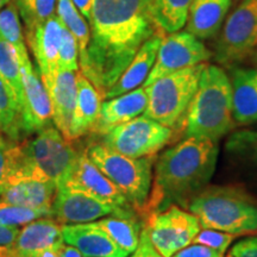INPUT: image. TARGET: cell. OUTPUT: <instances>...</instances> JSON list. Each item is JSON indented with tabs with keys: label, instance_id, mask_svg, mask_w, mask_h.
Returning <instances> with one entry per match:
<instances>
[{
	"label": "cell",
	"instance_id": "obj_6",
	"mask_svg": "<svg viewBox=\"0 0 257 257\" xmlns=\"http://www.w3.org/2000/svg\"><path fill=\"white\" fill-rule=\"evenodd\" d=\"M19 168L62 187L72 175L80 153L55 126L38 131L31 140L21 143Z\"/></svg>",
	"mask_w": 257,
	"mask_h": 257
},
{
	"label": "cell",
	"instance_id": "obj_27",
	"mask_svg": "<svg viewBox=\"0 0 257 257\" xmlns=\"http://www.w3.org/2000/svg\"><path fill=\"white\" fill-rule=\"evenodd\" d=\"M193 0H154L153 18L163 35L180 31L187 23Z\"/></svg>",
	"mask_w": 257,
	"mask_h": 257
},
{
	"label": "cell",
	"instance_id": "obj_13",
	"mask_svg": "<svg viewBox=\"0 0 257 257\" xmlns=\"http://www.w3.org/2000/svg\"><path fill=\"white\" fill-rule=\"evenodd\" d=\"M19 64L23 82V128L25 136H29L50 126L53 123V110L46 86L34 68L30 57L19 61Z\"/></svg>",
	"mask_w": 257,
	"mask_h": 257
},
{
	"label": "cell",
	"instance_id": "obj_44",
	"mask_svg": "<svg viewBox=\"0 0 257 257\" xmlns=\"http://www.w3.org/2000/svg\"><path fill=\"white\" fill-rule=\"evenodd\" d=\"M10 2H11V0H0V10H2L3 8H5V6L8 5Z\"/></svg>",
	"mask_w": 257,
	"mask_h": 257
},
{
	"label": "cell",
	"instance_id": "obj_45",
	"mask_svg": "<svg viewBox=\"0 0 257 257\" xmlns=\"http://www.w3.org/2000/svg\"><path fill=\"white\" fill-rule=\"evenodd\" d=\"M252 60H253V63H255V66L257 67V49H256L255 53L252 54Z\"/></svg>",
	"mask_w": 257,
	"mask_h": 257
},
{
	"label": "cell",
	"instance_id": "obj_37",
	"mask_svg": "<svg viewBox=\"0 0 257 257\" xmlns=\"http://www.w3.org/2000/svg\"><path fill=\"white\" fill-rule=\"evenodd\" d=\"M230 146L250 153L257 160V131H242L234 135Z\"/></svg>",
	"mask_w": 257,
	"mask_h": 257
},
{
	"label": "cell",
	"instance_id": "obj_11",
	"mask_svg": "<svg viewBox=\"0 0 257 257\" xmlns=\"http://www.w3.org/2000/svg\"><path fill=\"white\" fill-rule=\"evenodd\" d=\"M211 57L212 53L201 40L188 31H176L166 35L161 41L156 61L143 87L168 74L207 62Z\"/></svg>",
	"mask_w": 257,
	"mask_h": 257
},
{
	"label": "cell",
	"instance_id": "obj_47",
	"mask_svg": "<svg viewBox=\"0 0 257 257\" xmlns=\"http://www.w3.org/2000/svg\"><path fill=\"white\" fill-rule=\"evenodd\" d=\"M232 2H233V0H232Z\"/></svg>",
	"mask_w": 257,
	"mask_h": 257
},
{
	"label": "cell",
	"instance_id": "obj_20",
	"mask_svg": "<svg viewBox=\"0 0 257 257\" xmlns=\"http://www.w3.org/2000/svg\"><path fill=\"white\" fill-rule=\"evenodd\" d=\"M165 36L166 35L163 34H156L144 42L126 69L121 73L119 79L106 93L105 99L115 98L143 85L149 73L152 72L161 41Z\"/></svg>",
	"mask_w": 257,
	"mask_h": 257
},
{
	"label": "cell",
	"instance_id": "obj_1",
	"mask_svg": "<svg viewBox=\"0 0 257 257\" xmlns=\"http://www.w3.org/2000/svg\"><path fill=\"white\" fill-rule=\"evenodd\" d=\"M154 0H92L89 43L80 72L105 99L150 37L162 34L153 18Z\"/></svg>",
	"mask_w": 257,
	"mask_h": 257
},
{
	"label": "cell",
	"instance_id": "obj_43",
	"mask_svg": "<svg viewBox=\"0 0 257 257\" xmlns=\"http://www.w3.org/2000/svg\"><path fill=\"white\" fill-rule=\"evenodd\" d=\"M61 257H83L78 249L64 243L61 248Z\"/></svg>",
	"mask_w": 257,
	"mask_h": 257
},
{
	"label": "cell",
	"instance_id": "obj_46",
	"mask_svg": "<svg viewBox=\"0 0 257 257\" xmlns=\"http://www.w3.org/2000/svg\"><path fill=\"white\" fill-rule=\"evenodd\" d=\"M12 2H14V3H15V4H16V6H18V5H19V3H21V2H22V0H12Z\"/></svg>",
	"mask_w": 257,
	"mask_h": 257
},
{
	"label": "cell",
	"instance_id": "obj_8",
	"mask_svg": "<svg viewBox=\"0 0 257 257\" xmlns=\"http://www.w3.org/2000/svg\"><path fill=\"white\" fill-rule=\"evenodd\" d=\"M174 136V130L143 114L112 128L102 136V144L124 156L142 159L155 155Z\"/></svg>",
	"mask_w": 257,
	"mask_h": 257
},
{
	"label": "cell",
	"instance_id": "obj_25",
	"mask_svg": "<svg viewBox=\"0 0 257 257\" xmlns=\"http://www.w3.org/2000/svg\"><path fill=\"white\" fill-rule=\"evenodd\" d=\"M94 223L101 230H104L112 240L128 255L136 250L140 243L142 227L136 220L134 213L125 214V216L111 214V216L95 220Z\"/></svg>",
	"mask_w": 257,
	"mask_h": 257
},
{
	"label": "cell",
	"instance_id": "obj_39",
	"mask_svg": "<svg viewBox=\"0 0 257 257\" xmlns=\"http://www.w3.org/2000/svg\"><path fill=\"white\" fill-rule=\"evenodd\" d=\"M216 250L208 248V246L201 245V244H189L188 246L181 249L180 251L174 253L172 257H223Z\"/></svg>",
	"mask_w": 257,
	"mask_h": 257
},
{
	"label": "cell",
	"instance_id": "obj_36",
	"mask_svg": "<svg viewBox=\"0 0 257 257\" xmlns=\"http://www.w3.org/2000/svg\"><path fill=\"white\" fill-rule=\"evenodd\" d=\"M18 233L19 226L0 224V257H17L16 240Z\"/></svg>",
	"mask_w": 257,
	"mask_h": 257
},
{
	"label": "cell",
	"instance_id": "obj_14",
	"mask_svg": "<svg viewBox=\"0 0 257 257\" xmlns=\"http://www.w3.org/2000/svg\"><path fill=\"white\" fill-rule=\"evenodd\" d=\"M27 32L28 44L37 63V72L46 88L53 83L59 70V49L62 22L54 15L47 21L35 25Z\"/></svg>",
	"mask_w": 257,
	"mask_h": 257
},
{
	"label": "cell",
	"instance_id": "obj_30",
	"mask_svg": "<svg viewBox=\"0 0 257 257\" xmlns=\"http://www.w3.org/2000/svg\"><path fill=\"white\" fill-rule=\"evenodd\" d=\"M0 75L14 88L18 100L23 102V82H22L21 64L15 48L0 35Z\"/></svg>",
	"mask_w": 257,
	"mask_h": 257
},
{
	"label": "cell",
	"instance_id": "obj_28",
	"mask_svg": "<svg viewBox=\"0 0 257 257\" xmlns=\"http://www.w3.org/2000/svg\"><path fill=\"white\" fill-rule=\"evenodd\" d=\"M56 15L75 37L79 47V62L86 55L89 43V27L72 0H57Z\"/></svg>",
	"mask_w": 257,
	"mask_h": 257
},
{
	"label": "cell",
	"instance_id": "obj_32",
	"mask_svg": "<svg viewBox=\"0 0 257 257\" xmlns=\"http://www.w3.org/2000/svg\"><path fill=\"white\" fill-rule=\"evenodd\" d=\"M21 142H16L0 134V195L21 166Z\"/></svg>",
	"mask_w": 257,
	"mask_h": 257
},
{
	"label": "cell",
	"instance_id": "obj_41",
	"mask_svg": "<svg viewBox=\"0 0 257 257\" xmlns=\"http://www.w3.org/2000/svg\"><path fill=\"white\" fill-rule=\"evenodd\" d=\"M72 2L80 14L82 15V17L86 21H89V18H91L92 0H72Z\"/></svg>",
	"mask_w": 257,
	"mask_h": 257
},
{
	"label": "cell",
	"instance_id": "obj_40",
	"mask_svg": "<svg viewBox=\"0 0 257 257\" xmlns=\"http://www.w3.org/2000/svg\"><path fill=\"white\" fill-rule=\"evenodd\" d=\"M130 257H163L155 248H154V245L149 239L148 231L144 226L142 227V231H141L138 246L133 252V256Z\"/></svg>",
	"mask_w": 257,
	"mask_h": 257
},
{
	"label": "cell",
	"instance_id": "obj_18",
	"mask_svg": "<svg viewBox=\"0 0 257 257\" xmlns=\"http://www.w3.org/2000/svg\"><path fill=\"white\" fill-rule=\"evenodd\" d=\"M147 102L148 96L143 86L115 98L106 99L101 102L98 120L92 133L104 136L118 125L126 123L144 113Z\"/></svg>",
	"mask_w": 257,
	"mask_h": 257
},
{
	"label": "cell",
	"instance_id": "obj_12",
	"mask_svg": "<svg viewBox=\"0 0 257 257\" xmlns=\"http://www.w3.org/2000/svg\"><path fill=\"white\" fill-rule=\"evenodd\" d=\"M51 213L57 223L67 225L91 223L111 214L125 216L133 212L130 208H118L104 204L79 189L62 186L57 188Z\"/></svg>",
	"mask_w": 257,
	"mask_h": 257
},
{
	"label": "cell",
	"instance_id": "obj_15",
	"mask_svg": "<svg viewBox=\"0 0 257 257\" xmlns=\"http://www.w3.org/2000/svg\"><path fill=\"white\" fill-rule=\"evenodd\" d=\"M64 186L79 189L113 207L130 208L123 193L89 160L86 152L80 153L72 175Z\"/></svg>",
	"mask_w": 257,
	"mask_h": 257
},
{
	"label": "cell",
	"instance_id": "obj_26",
	"mask_svg": "<svg viewBox=\"0 0 257 257\" xmlns=\"http://www.w3.org/2000/svg\"><path fill=\"white\" fill-rule=\"evenodd\" d=\"M0 134L21 142L25 136L22 106L11 85L0 75Z\"/></svg>",
	"mask_w": 257,
	"mask_h": 257
},
{
	"label": "cell",
	"instance_id": "obj_3",
	"mask_svg": "<svg viewBox=\"0 0 257 257\" xmlns=\"http://www.w3.org/2000/svg\"><path fill=\"white\" fill-rule=\"evenodd\" d=\"M234 126L229 76L220 67L206 63L197 92L186 111L182 133L186 137L219 142Z\"/></svg>",
	"mask_w": 257,
	"mask_h": 257
},
{
	"label": "cell",
	"instance_id": "obj_9",
	"mask_svg": "<svg viewBox=\"0 0 257 257\" xmlns=\"http://www.w3.org/2000/svg\"><path fill=\"white\" fill-rule=\"evenodd\" d=\"M257 49V0L242 3L224 21L214 59L223 66L240 63Z\"/></svg>",
	"mask_w": 257,
	"mask_h": 257
},
{
	"label": "cell",
	"instance_id": "obj_5",
	"mask_svg": "<svg viewBox=\"0 0 257 257\" xmlns=\"http://www.w3.org/2000/svg\"><path fill=\"white\" fill-rule=\"evenodd\" d=\"M205 64L168 74L144 87L148 96L144 115L181 134L186 111L197 92Z\"/></svg>",
	"mask_w": 257,
	"mask_h": 257
},
{
	"label": "cell",
	"instance_id": "obj_7",
	"mask_svg": "<svg viewBox=\"0 0 257 257\" xmlns=\"http://www.w3.org/2000/svg\"><path fill=\"white\" fill-rule=\"evenodd\" d=\"M85 152L89 160L123 193L128 205L143 216L152 189L155 159L153 156L133 159L115 153L101 143L92 144Z\"/></svg>",
	"mask_w": 257,
	"mask_h": 257
},
{
	"label": "cell",
	"instance_id": "obj_23",
	"mask_svg": "<svg viewBox=\"0 0 257 257\" xmlns=\"http://www.w3.org/2000/svg\"><path fill=\"white\" fill-rule=\"evenodd\" d=\"M232 0H193L186 31L199 40H210L220 31Z\"/></svg>",
	"mask_w": 257,
	"mask_h": 257
},
{
	"label": "cell",
	"instance_id": "obj_17",
	"mask_svg": "<svg viewBox=\"0 0 257 257\" xmlns=\"http://www.w3.org/2000/svg\"><path fill=\"white\" fill-rule=\"evenodd\" d=\"M63 242L76 248L83 257H127L110 236L94 221L61 226Z\"/></svg>",
	"mask_w": 257,
	"mask_h": 257
},
{
	"label": "cell",
	"instance_id": "obj_22",
	"mask_svg": "<svg viewBox=\"0 0 257 257\" xmlns=\"http://www.w3.org/2000/svg\"><path fill=\"white\" fill-rule=\"evenodd\" d=\"M101 95L93 83L76 72V102L70 124V142L92 133L101 107Z\"/></svg>",
	"mask_w": 257,
	"mask_h": 257
},
{
	"label": "cell",
	"instance_id": "obj_31",
	"mask_svg": "<svg viewBox=\"0 0 257 257\" xmlns=\"http://www.w3.org/2000/svg\"><path fill=\"white\" fill-rule=\"evenodd\" d=\"M53 218L51 210L19 206L0 200V224L9 226H22L41 218Z\"/></svg>",
	"mask_w": 257,
	"mask_h": 257
},
{
	"label": "cell",
	"instance_id": "obj_10",
	"mask_svg": "<svg viewBox=\"0 0 257 257\" xmlns=\"http://www.w3.org/2000/svg\"><path fill=\"white\" fill-rule=\"evenodd\" d=\"M144 218L150 242L163 257H172L188 246L201 230L198 218L175 204Z\"/></svg>",
	"mask_w": 257,
	"mask_h": 257
},
{
	"label": "cell",
	"instance_id": "obj_21",
	"mask_svg": "<svg viewBox=\"0 0 257 257\" xmlns=\"http://www.w3.org/2000/svg\"><path fill=\"white\" fill-rule=\"evenodd\" d=\"M232 117L236 125L257 121V68H236L231 73Z\"/></svg>",
	"mask_w": 257,
	"mask_h": 257
},
{
	"label": "cell",
	"instance_id": "obj_35",
	"mask_svg": "<svg viewBox=\"0 0 257 257\" xmlns=\"http://www.w3.org/2000/svg\"><path fill=\"white\" fill-rule=\"evenodd\" d=\"M238 236L236 234L224 232V231L204 229L199 231V233L194 237L192 244H201V245L208 246V248L216 250L221 255H224L231 243Z\"/></svg>",
	"mask_w": 257,
	"mask_h": 257
},
{
	"label": "cell",
	"instance_id": "obj_29",
	"mask_svg": "<svg viewBox=\"0 0 257 257\" xmlns=\"http://www.w3.org/2000/svg\"><path fill=\"white\" fill-rule=\"evenodd\" d=\"M0 35L15 48L19 61L28 59V48L19 12L12 0L5 8L0 10Z\"/></svg>",
	"mask_w": 257,
	"mask_h": 257
},
{
	"label": "cell",
	"instance_id": "obj_34",
	"mask_svg": "<svg viewBox=\"0 0 257 257\" xmlns=\"http://www.w3.org/2000/svg\"><path fill=\"white\" fill-rule=\"evenodd\" d=\"M59 69L78 72L79 67V47L75 37L62 24L61 42L59 49Z\"/></svg>",
	"mask_w": 257,
	"mask_h": 257
},
{
	"label": "cell",
	"instance_id": "obj_19",
	"mask_svg": "<svg viewBox=\"0 0 257 257\" xmlns=\"http://www.w3.org/2000/svg\"><path fill=\"white\" fill-rule=\"evenodd\" d=\"M47 91L53 110V123L70 141V124L76 102V72L59 69Z\"/></svg>",
	"mask_w": 257,
	"mask_h": 257
},
{
	"label": "cell",
	"instance_id": "obj_4",
	"mask_svg": "<svg viewBox=\"0 0 257 257\" xmlns=\"http://www.w3.org/2000/svg\"><path fill=\"white\" fill-rule=\"evenodd\" d=\"M204 229L257 234V201L239 186H206L187 205Z\"/></svg>",
	"mask_w": 257,
	"mask_h": 257
},
{
	"label": "cell",
	"instance_id": "obj_33",
	"mask_svg": "<svg viewBox=\"0 0 257 257\" xmlns=\"http://www.w3.org/2000/svg\"><path fill=\"white\" fill-rule=\"evenodd\" d=\"M57 0H22L17 6L25 24V31L56 15Z\"/></svg>",
	"mask_w": 257,
	"mask_h": 257
},
{
	"label": "cell",
	"instance_id": "obj_38",
	"mask_svg": "<svg viewBox=\"0 0 257 257\" xmlns=\"http://www.w3.org/2000/svg\"><path fill=\"white\" fill-rule=\"evenodd\" d=\"M226 257H257V236L239 240L231 248Z\"/></svg>",
	"mask_w": 257,
	"mask_h": 257
},
{
	"label": "cell",
	"instance_id": "obj_16",
	"mask_svg": "<svg viewBox=\"0 0 257 257\" xmlns=\"http://www.w3.org/2000/svg\"><path fill=\"white\" fill-rule=\"evenodd\" d=\"M57 187L48 180L18 168L9 180L0 200L19 206L51 210Z\"/></svg>",
	"mask_w": 257,
	"mask_h": 257
},
{
	"label": "cell",
	"instance_id": "obj_24",
	"mask_svg": "<svg viewBox=\"0 0 257 257\" xmlns=\"http://www.w3.org/2000/svg\"><path fill=\"white\" fill-rule=\"evenodd\" d=\"M60 223L54 218H41L23 225L16 240V255L24 257L63 244Z\"/></svg>",
	"mask_w": 257,
	"mask_h": 257
},
{
	"label": "cell",
	"instance_id": "obj_42",
	"mask_svg": "<svg viewBox=\"0 0 257 257\" xmlns=\"http://www.w3.org/2000/svg\"><path fill=\"white\" fill-rule=\"evenodd\" d=\"M63 244H61L59 246H54V248L41 250V251L30 253V255H27L24 257H61V248H62Z\"/></svg>",
	"mask_w": 257,
	"mask_h": 257
},
{
	"label": "cell",
	"instance_id": "obj_2",
	"mask_svg": "<svg viewBox=\"0 0 257 257\" xmlns=\"http://www.w3.org/2000/svg\"><path fill=\"white\" fill-rule=\"evenodd\" d=\"M219 146L202 137H186L167 149L155 165L143 217L178 202L187 207L191 199L206 187L216 169Z\"/></svg>",
	"mask_w": 257,
	"mask_h": 257
}]
</instances>
